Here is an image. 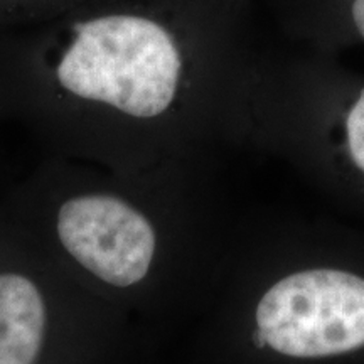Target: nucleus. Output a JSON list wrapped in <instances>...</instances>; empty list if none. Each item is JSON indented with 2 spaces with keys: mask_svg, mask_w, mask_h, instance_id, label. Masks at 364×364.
<instances>
[{
  "mask_svg": "<svg viewBox=\"0 0 364 364\" xmlns=\"http://www.w3.org/2000/svg\"><path fill=\"white\" fill-rule=\"evenodd\" d=\"M34 243L33 260L0 268V364H156Z\"/></svg>",
  "mask_w": 364,
  "mask_h": 364,
  "instance_id": "nucleus-2",
  "label": "nucleus"
},
{
  "mask_svg": "<svg viewBox=\"0 0 364 364\" xmlns=\"http://www.w3.org/2000/svg\"><path fill=\"white\" fill-rule=\"evenodd\" d=\"M59 86L81 102L134 120H156L174 105L182 58L172 36L136 16L81 22L56 66Z\"/></svg>",
  "mask_w": 364,
  "mask_h": 364,
  "instance_id": "nucleus-3",
  "label": "nucleus"
},
{
  "mask_svg": "<svg viewBox=\"0 0 364 364\" xmlns=\"http://www.w3.org/2000/svg\"><path fill=\"white\" fill-rule=\"evenodd\" d=\"M184 176H48L34 238L95 302L134 332L129 312L188 294Z\"/></svg>",
  "mask_w": 364,
  "mask_h": 364,
  "instance_id": "nucleus-1",
  "label": "nucleus"
},
{
  "mask_svg": "<svg viewBox=\"0 0 364 364\" xmlns=\"http://www.w3.org/2000/svg\"><path fill=\"white\" fill-rule=\"evenodd\" d=\"M344 132L349 156L354 166L364 174V90L346 115Z\"/></svg>",
  "mask_w": 364,
  "mask_h": 364,
  "instance_id": "nucleus-4",
  "label": "nucleus"
},
{
  "mask_svg": "<svg viewBox=\"0 0 364 364\" xmlns=\"http://www.w3.org/2000/svg\"><path fill=\"white\" fill-rule=\"evenodd\" d=\"M351 19L359 36L364 39V0H353Z\"/></svg>",
  "mask_w": 364,
  "mask_h": 364,
  "instance_id": "nucleus-5",
  "label": "nucleus"
}]
</instances>
